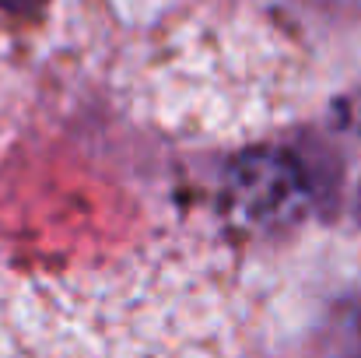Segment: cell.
<instances>
[{
    "instance_id": "1",
    "label": "cell",
    "mask_w": 361,
    "mask_h": 358,
    "mask_svg": "<svg viewBox=\"0 0 361 358\" xmlns=\"http://www.w3.org/2000/svg\"><path fill=\"white\" fill-rule=\"evenodd\" d=\"M302 172L284 155H252L232 179V197L249 222L284 218L302 201Z\"/></svg>"
},
{
    "instance_id": "2",
    "label": "cell",
    "mask_w": 361,
    "mask_h": 358,
    "mask_svg": "<svg viewBox=\"0 0 361 358\" xmlns=\"http://www.w3.org/2000/svg\"><path fill=\"white\" fill-rule=\"evenodd\" d=\"M49 0H0V14H14V18H28L39 14Z\"/></svg>"
}]
</instances>
